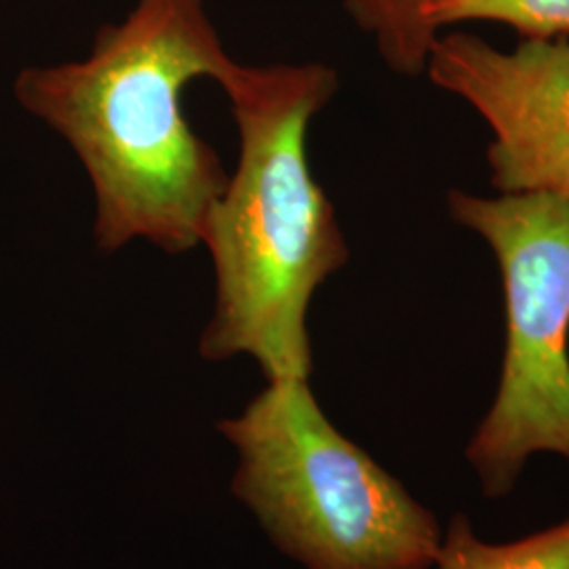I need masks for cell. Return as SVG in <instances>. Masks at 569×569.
Here are the masks:
<instances>
[{"instance_id":"obj_1","label":"cell","mask_w":569,"mask_h":569,"mask_svg":"<svg viewBox=\"0 0 569 569\" xmlns=\"http://www.w3.org/2000/svg\"><path fill=\"white\" fill-rule=\"evenodd\" d=\"M237 68L204 0H138L127 20L103 26L89 58L21 72L18 100L87 169L103 251L133 239L167 253L201 244L228 178L186 119L183 89L197 79L222 87Z\"/></svg>"},{"instance_id":"obj_2","label":"cell","mask_w":569,"mask_h":569,"mask_svg":"<svg viewBox=\"0 0 569 569\" xmlns=\"http://www.w3.org/2000/svg\"><path fill=\"white\" fill-rule=\"evenodd\" d=\"M222 89L239 127V161L201 232L216 270L201 355H249L268 382L308 380V306L350 258L306 154L310 121L336 96L338 74L326 63H239Z\"/></svg>"},{"instance_id":"obj_3","label":"cell","mask_w":569,"mask_h":569,"mask_svg":"<svg viewBox=\"0 0 569 569\" xmlns=\"http://www.w3.org/2000/svg\"><path fill=\"white\" fill-rule=\"evenodd\" d=\"M220 432L239 449L232 493L306 569H430L443 529L329 422L308 380L268 382Z\"/></svg>"},{"instance_id":"obj_4","label":"cell","mask_w":569,"mask_h":569,"mask_svg":"<svg viewBox=\"0 0 569 569\" xmlns=\"http://www.w3.org/2000/svg\"><path fill=\"white\" fill-rule=\"evenodd\" d=\"M448 211L489 244L505 293L500 380L467 446L479 488L498 500L519 483L531 456L569 462V203L453 188Z\"/></svg>"},{"instance_id":"obj_5","label":"cell","mask_w":569,"mask_h":569,"mask_svg":"<svg viewBox=\"0 0 569 569\" xmlns=\"http://www.w3.org/2000/svg\"><path fill=\"white\" fill-rule=\"evenodd\" d=\"M425 74L488 122L489 182L498 194L569 203V37L500 51L477 34H437Z\"/></svg>"},{"instance_id":"obj_6","label":"cell","mask_w":569,"mask_h":569,"mask_svg":"<svg viewBox=\"0 0 569 569\" xmlns=\"http://www.w3.org/2000/svg\"><path fill=\"white\" fill-rule=\"evenodd\" d=\"M437 569H569V519L510 542H486L456 515L443 533Z\"/></svg>"},{"instance_id":"obj_7","label":"cell","mask_w":569,"mask_h":569,"mask_svg":"<svg viewBox=\"0 0 569 569\" xmlns=\"http://www.w3.org/2000/svg\"><path fill=\"white\" fill-rule=\"evenodd\" d=\"M427 4L428 0H345L348 16L373 37L382 60L401 77L425 74L428 49L437 37L425 18Z\"/></svg>"},{"instance_id":"obj_8","label":"cell","mask_w":569,"mask_h":569,"mask_svg":"<svg viewBox=\"0 0 569 569\" xmlns=\"http://www.w3.org/2000/svg\"><path fill=\"white\" fill-rule=\"evenodd\" d=\"M425 18L432 34L465 21H498L523 39L569 37V0H428Z\"/></svg>"}]
</instances>
